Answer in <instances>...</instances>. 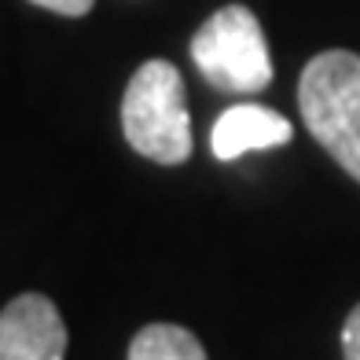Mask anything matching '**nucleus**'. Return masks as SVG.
Segmentation results:
<instances>
[{
	"mask_svg": "<svg viewBox=\"0 0 360 360\" xmlns=\"http://www.w3.org/2000/svg\"><path fill=\"white\" fill-rule=\"evenodd\" d=\"M298 107L313 140L353 180H360V56L327 48L305 63Z\"/></svg>",
	"mask_w": 360,
	"mask_h": 360,
	"instance_id": "nucleus-1",
	"label": "nucleus"
},
{
	"mask_svg": "<svg viewBox=\"0 0 360 360\" xmlns=\"http://www.w3.org/2000/svg\"><path fill=\"white\" fill-rule=\"evenodd\" d=\"M122 133L136 155L158 166H180L191 158L184 77L169 59H147L129 77L122 96Z\"/></svg>",
	"mask_w": 360,
	"mask_h": 360,
	"instance_id": "nucleus-2",
	"label": "nucleus"
},
{
	"mask_svg": "<svg viewBox=\"0 0 360 360\" xmlns=\"http://www.w3.org/2000/svg\"><path fill=\"white\" fill-rule=\"evenodd\" d=\"M191 63L217 92L254 96L272 85V52L247 4H224L195 30Z\"/></svg>",
	"mask_w": 360,
	"mask_h": 360,
	"instance_id": "nucleus-3",
	"label": "nucleus"
},
{
	"mask_svg": "<svg viewBox=\"0 0 360 360\" xmlns=\"http://www.w3.org/2000/svg\"><path fill=\"white\" fill-rule=\"evenodd\" d=\"M67 323L48 294L26 290L0 309V360H63Z\"/></svg>",
	"mask_w": 360,
	"mask_h": 360,
	"instance_id": "nucleus-4",
	"label": "nucleus"
},
{
	"mask_svg": "<svg viewBox=\"0 0 360 360\" xmlns=\"http://www.w3.org/2000/svg\"><path fill=\"white\" fill-rule=\"evenodd\" d=\"M294 136L290 118L261 103H236L221 110V118L210 129V151L217 162H236L247 151H272Z\"/></svg>",
	"mask_w": 360,
	"mask_h": 360,
	"instance_id": "nucleus-5",
	"label": "nucleus"
},
{
	"mask_svg": "<svg viewBox=\"0 0 360 360\" xmlns=\"http://www.w3.org/2000/svg\"><path fill=\"white\" fill-rule=\"evenodd\" d=\"M129 360H206V349L180 323H147L129 342Z\"/></svg>",
	"mask_w": 360,
	"mask_h": 360,
	"instance_id": "nucleus-6",
	"label": "nucleus"
},
{
	"mask_svg": "<svg viewBox=\"0 0 360 360\" xmlns=\"http://www.w3.org/2000/svg\"><path fill=\"white\" fill-rule=\"evenodd\" d=\"M342 356L360 360V305L346 316V323H342Z\"/></svg>",
	"mask_w": 360,
	"mask_h": 360,
	"instance_id": "nucleus-7",
	"label": "nucleus"
},
{
	"mask_svg": "<svg viewBox=\"0 0 360 360\" xmlns=\"http://www.w3.org/2000/svg\"><path fill=\"white\" fill-rule=\"evenodd\" d=\"M30 4L37 8H48L56 15H67V19H81V15H89L96 0H30Z\"/></svg>",
	"mask_w": 360,
	"mask_h": 360,
	"instance_id": "nucleus-8",
	"label": "nucleus"
}]
</instances>
